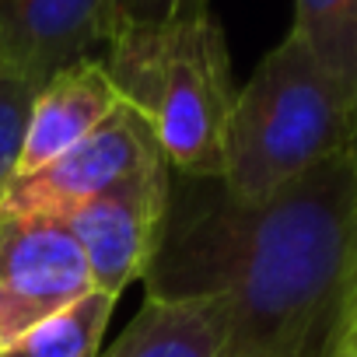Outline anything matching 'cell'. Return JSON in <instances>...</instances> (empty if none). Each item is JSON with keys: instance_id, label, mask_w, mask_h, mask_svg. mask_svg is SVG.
<instances>
[{"instance_id": "obj_1", "label": "cell", "mask_w": 357, "mask_h": 357, "mask_svg": "<svg viewBox=\"0 0 357 357\" xmlns=\"http://www.w3.org/2000/svg\"><path fill=\"white\" fill-rule=\"evenodd\" d=\"M144 298L221 305V357H343L357 326V140L259 200L168 172Z\"/></svg>"}, {"instance_id": "obj_2", "label": "cell", "mask_w": 357, "mask_h": 357, "mask_svg": "<svg viewBox=\"0 0 357 357\" xmlns=\"http://www.w3.org/2000/svg\"><path fill=\"white\" fill-rule=\"evenodd\" d=\"M98 60L119 102L151 126L172 172L221 178L225 130L238 88L225 32L211 15L119 29Z\"/></svg>"}, {"instance_id": "obj_3", "label": "cell", "mask_w": 357, "mask_h": 357, "mask_svg": "<svg viewBox=\"0 0 357 357\" xmlns=\"http://www.w3.org/2000/svg\"><path fill=\"white\" fill-rule=\"evenodd\" d=\"M357 140V95L329 77L294 32L235 91L221 183L259 200Z\"/></svg>"}, {"instance_id": "obj_4", "label": "cell", "mask_w": 357, "mask_h": 357, "mask_svg": "<svg viewBox=\"0 0 357 357\" xmlns=\"http://www.w3.org/2000/svg\"><path fill=\"white\" fill-rule=\"evenodd\" d=\"M88 291V256L56 218L0 214V350Z\"/></svg>"}, {"instance_id": "obj_5", "label": "cell", "mask_w": 357, "mask_h": 357, "mask_svg": "<svg viewBox=\"0 0 357 357\" xmlns=\"http://www.w3.org/2000/svg\"><path fill=\"white\" fill-rule=\"evenodd\" d=\"M165 151L154 140L151 126L130 109L116 105L109 119H102L81 144L63 151L46 168L22 175L11 186L0 214H39V218H60L105 190L119 186L123 178L161 165Z\"/></svg>"}, {"instance_id": "obj_6", "label": "cell", "mask_w": 357, "mask_h": 357, "mask_svg": "<svg viewBox=\"0 0 357 357\" xmlns=\"http://www.w3.org/2000/svg\"><path fill=\"white\" fill-rule=\"evenodd\" d=\"M168 172V161L151 165L56 218L84 249L98 291L119 298L133 280H144L165 231Z\"/></svg>"}, {"instance_id": "obj_7", "label": "cell", "mask_w": 357, "mask_h": 357, "mask_svg": "<svg viewBox=\"0 0 357 357\" xmlns=\"http://www.w3.org/2000/svg\"><path fill=\"white\" fill-rule=\"evenodd\" d=\"M109 39L112 0H0V74L43 88Z\"/></svg>"}, {"instance_id": "obj_8", "label": "cell", "mask_w": 357, "mask_h": 357, "mask_svg": "<svg viewBox=\"0 0 357 357\" xmlns=\"http://www.w3.org/2000/svg\"><path fill=\"white\" fill-rule=\"evenodd\" d=\"M119 105V95L102 67V60H81L56 77H50L32 102L25 151H22V175H32L56 161L63 151L81 144L102 119H109Z\"/></svg>"}, {"instance_id": "obj_9", "label": "cell", "mask_w": 357, "mask_h": 357, "mask_svg": "<svg viewBox=\"0 0 357 357\" xmlns=\"http://www.w3.org/2000/svg\"><path fill=\"white\" fill-rule=\"evenodd\" d=\"M228 315L214 301L165 305L144 298L140 312L98 357H221Z\"/></svg>"}, {"instance_id": "obj_10", "label": "cell", "mask_w": 357, "mask_h": 357, "mask_svg": "<svg viewBox=\"0 0 357 357\" xmlns=\"http://www.w3.org/2000/svg\"><path fill=\"white\" fill-rule=\"evenodd\" d=\"M116 301V294L95 287L8 343L0 357H98Z\"/></svg>"}, {"instance_id": "obj_11", "label": "cell", "mask_w": 357, "mask_h": 357, "mask_svg": "<svg viewBox=\"0 0 357 357\" xmlns=\"http://www.w3.org/2000/svg\"><path fill=\"white\" fill-rule=\"evenodd\" d=\"M312 60L357 95V0H294V29Z\"/></svg>"}, {"instance_id": "obj_12", "label": "cell", "mask_w": 357, "mask_h": 357, "mask_svg": "<svg viewBox=\"0 0 357 357\" xmlns=\"http://www.w3.org/2000/svg\"><path fill=\"white\" fill-rule=\"evenodd\" d=\"M39 84L0 74V207H4L11 186L22 172V151H25V130L32 116Z\"/></svg>"}, {"instance_id": "obj_13", "label": "cell", "mask_w": 357, "mask_h": 357, "mask_svg": "<svg viewBox=\"0 0 357 357\" xmlns=\"http://www.w3.org/2000/svg\"><path fill=\"white\" fill-rule=\"evenodd\" d=\"M211 15V0H112V32L140 25H175Z\"/></svg>"}, {"instance_id": "obj_14", "label": "cell", "mask_w": 357, "mask_h": 357, "mask_svg": "<svg viewBox=\"0 0 357 357\" xmlns=\"http://www.w3.org/2000/svg\"><path fill=\"white\" fill-rule=\"evenodd\" d=\"M350 357H357V350H354V354H350Z\"/></svg>"}]
</instances>
